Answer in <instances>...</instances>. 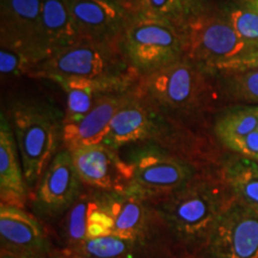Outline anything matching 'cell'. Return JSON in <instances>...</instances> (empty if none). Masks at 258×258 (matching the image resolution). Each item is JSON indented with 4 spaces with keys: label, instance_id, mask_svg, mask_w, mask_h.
Listing matches in <instances>:
<instances>
[{
    "label": "cell",
    "instance_id": "35",
    "mask_svg": "<svg viewBox=\"0 0 258 258\" xmlns=\"http://www.w3.org/2000/svg\"><path fill=\"white\" fill-rule=\"evenodd\" d=\"M257 109H258V106H257ZM257 131H258V127H257Z\"/></svg>",
    "mask_w": 258,
    "mask_h": 258
},
{
    "label": "cell",
    "instance_id": "1",
    "mask_svg": "<svg viewBox=\"0 0 258 258\" xmlns=\"http://www.w3.org/2000/svg\"><path fill=\"white\" fill-rule=\"evenodd\" d=\"M232 199L211 180H196L167 195L160 207L161 217L170 228L186 241L206 238Z\"/></svg>",
    "mask_w": 258,
    "mask_h": 258
},
{
    "label": "cell",
    "instance_id": "16",
    "mask_svg": "<svg viewBox=\"0 0 258 258\" xmlns=\"http://www.w3.org/2000/svg\"><path fill=\"white\" fill-rule=\"evenodd\" d=\"M17 141L2 114L0 122V196L2 205L23 208L25 185L23 166L18 160Z\"/></svg>",
    "mask_w": 258,
    "mask_h": 258
},
{
    "label": "cell",
    "instance_id": "19",
    "mask_svg": "<svg viewBox=\"0 0 258 258\" xmlns=\"http://www.w3.org/2000/svg\"><path fill=\"white\" fill-rule=\"evenodd\" d=\"M153 122L140 103L129 101L112 118L108 134L102 145L116 150L124 145L137 143L150 137Z\"/></svg>",
    "mask_w": 258,
    "mask_h": 258
},
{
    "label": "cell",
    "instance_id": "34",
    "mask_svg": "<svg viewBox=\"0 0 258 258\" xmlns=\"http://www.w3.org/2000/svg\"><path fill=\"white\" fill-rule=\"evenodd\" d=\"M2 258H17V257H15V256H11V254H8V253H4V252H2Z\"/></svg>",
    "mask_w": 258,
    "mask_h": 258
},
{
    "label": "cell",
    "instance_id": "12",
    "mask_svg": "<svg viewBox=\"0 0 258 258\" xmlns=\"http://www.w3.org/2000/svg\"><path fill=\"white\" fill-rule=\"evenodd\" d=\"M2 252L17 258H37L47 246L41 225L30 213L16 206H0Z\"/></svg>",
    "mask_w": 258,
    "mask_h": 258
},
{
    "label": "cell",
    "instance_id": "33",
    "mask_svg": "<svg viewBox=\"0 0 258 258\" xmlns=\"http://www.w3.org/2000/svg\"><path fill=\"white\" fill-rule=\"evenodd\" d=\"M245 5H247L249 8L253 9L254 11L258 12V0H243Z\"/></svg>",
    "mask_w": 258,
    "mask_h": 258
},
{
    "label": "cell",
    "instance_id": "28",
    "mask_svg": "<svg viewBox=\"0 0 258 258\" xmlns=\"http://www.w3.org/2000/svg\"><path fill=\"white\" fill-rule=\"evenodd\" d=\"M225 72H240V71H258V49L250 51L246 55L225 61L214 67Z\"/></svg>",
    "mask_w": 258,
    "mask_h": 258
},
{
    "label": "cell",
    "instance_id": "15",
    "mask_svg": "<svg viewBox=\"0 0 258 258\" xmlns=\"http://www.w3.org/2000/svg\"><path fill=\"white\" fill-rule=\"evenodd\" d=\"M80 177L69 151L53 158L42 177L37 190V200L48 209H63L79 196Z\"/></svg>",
    "mask_w": 258,
    "mask_h": 258
},
{
    "label": "cell",
    "instance_id": "27",
    "mask_svg": "<svg viewBox=\"0 0 258 258\" xmlns=\"http://www.w3.org/2000/svg\"><path fill=\"white\" fill-rule=\"evenodd\" d=\"M232 86L235 95L245 101L258 103V71L232 72Z\"/></svg>",
    "mask_w": 258,
    "mask_h": 258
},
{
    "label": "cell",
    "instance_id": "18",
    "mask_svg": "<svg viewBox=\"0 0 258 258\" xmlns=\"http://www.w3.org/2000/svg\"><path fill=\"white\" fill-rule=\"evenodd\" d=\"M41 31L48 57L79 41L73 23L71 0H42Z\"/></svg>",
    "mask_w": 258,
    "mask_h": 258
},
{
    "label": "cell",
    "instance_id": "8",
    "mask_svg": "<svg viewBox=\"0 0 258 258\" xmlns=\"http://www.w3.org/2000/svg\"><path fill=\"white\" fill-rule=\"evenodd\" d=\"M132 164L134 178L128 192L145 200L151 196L170 195L191 180V170L186 164L158 151H141Z\"/></svg>",
    "mask_w": 258,
    "mask_h": 258
},
{
    "label": "cell",
    "instance_id": "5",
    "mask_svg": "<svg viewBox=\"0 0 258 258\" xmlns=\"http://www.w3.org/2000/svg\"><path fill=\"white\" fill-rule=\"evenodd\" d=\"M14 124L24 178L29 184H34L47 170L55 152V121L36 106H21L14 111Z\"/></svg>",
    "mask_w": 258,
    "mask_h": 258
},
{
    "label": "cell",
    "instance_id": "11",
    "mask_svg": "<svg viewBox=\"0 0 258 258\" xmlns=\"http://www.w3.org/2000/svg\"><path fill=\"white\" fill-rule=\"evenodd\" d=\"M42 0H2V44L25 51L36 64L47 59L41 31ZM35 64V66H36Z\"/></svg>",
    "mask_w": 258,
    "mask_h": 258
},
{
    "label": "cell",
    "instance_id": "13",
    "mask_svg": "<svg viewBox=\"0 0 258 258\" xmlns=\"http://www.w3.org/2000/svg\"><path fill=\"white\" fill-rule=\"evenodd\" d=\"M131 101L121 93L106 95L79 121L63 123L62 140L69 152L104 143L114 116Z\"/></svg>",
    "mask_w": 258,
    "mask_h": 258
},
{
    "label": "cell",
    "instance_id": "4",
    "mask_svg": "<svg viewBox=\"0 0 258 258\" xmlns=\"http://www.w3.org/2000/svg\"><path fill=\"white\" fill-rule=\"evenodd\" d=\"M121 43L131 66L146 74L177 62L183 55L178 28L169 21L144 14L134 16Z\"/></svg>",
    "mask_w": 258,
    "mask_h": 258
},
{
    "label": "cell",
    "instance_id": "6",
    "mask_svg": "<svg viewBox=\"0 0 258 258\" xmlns=\"http://www.w3.org/2000/svg\"><path fill=\"white\" fill-rule=\"evenodd\" d=\"M206 243L208 258H258V211L233 198Z\"/></svg>",
    "mask_w": 258,
    "mask_h": 258
},
{
    "label": "cell",
    "instance_id": "32",
    "mask_svg": "<svg viewBox=\"0 0 258 258\" xmlns=\"http://www.w3.org/2000/svg\"><path fill=\"white\" fill-rule=\"evenodd\" d=\"M60 258H93V257L86 256V254L78 252V251L72 249V251H66V252H63L61 254Z\"/></svg>",
    "mask_w": 258,
    "mask_h": 258
},
{
    "label": "cell",
    "instance_id": "20",
    "mask_svg": "<svg viewBox=\"0 0 258 258\" xmlns=\"http://www.w3.org/2000/svg\"><path fill=\"white\" fill-rule=\"evenodd\" d=\"M225 182L235 199L258 211V163L234 158L225 167Z\"/></svg>",
    "mask_w": 258,
    "mask_h": 258
},
{
    "label": "cell",
    "instance_id": "24",
    "mask_svg": "<svg viewBox=\"0 0 258 258\" xmlns=\"http://www.w3.org/2000/svg\"><path fill=\"white\" fill-rule=\"evenodd\" d=\"M227 18L241 40L253 50L258 49V12L243 3L231 9Z\"/></svg>",
    "mask_w": 258,
    "mask_h": 258
},
{
    "label": "cell",
    "instance_id": "22",
    "mask_svg": "<svg viewBox=\"0 0 258 258\" xmlns=\"http://www.w3.org/2000/svg\"><path fill=\"white\" fill-rule=\"evenodd\" d=\"M257 106L241 108L222 116L215 124V133L225 145L257 131Z\"/></svg>",
    "mask_w": 258,
    "mask_h": 258
},
{
    "label": "cell",
    "instance_id": "17",
    "mask_svg": "<svg viewBox=\"0 0 258 258\" xmlns=\"http://www.w3.org/2000/svg\"><path fill=\"white\" fill-rule=\"evenodd\" d=\"M112 220V233L125 240L139 239L147 224L145 199L131 192H109L101 198Z\"/></svg>",
    "mask_w": 258,
    "mask_h": 258
},
{
    "label": "cell",
    "instance_id": "26",
    "mask_svg": "<svg viewBox=\"0 0 258 258\" xmlns=\"http://www.w3.org/2000/svg\"><path fill=\"white\" fill-rule=\"evenodd\" d=\"M36 64L32 57L18 48L2 44L0 49V72L3 76L28 74Z\"/></svg>",
    "mask_w": 258,
    "mask_h": 258
},
{
    "label": "cell",
    "instance_id": "25",
    "mask_svg": "<svg viewBox=\"0 0 258 258\" xmlns=\"http://www.w3.org/2000/svg\"><path fill=\"white\" fill-rule=\"evenodd\" d=\"M140 14L169 21L176 27L185 18L182 0H141Z\"/></svg>",
    "mask_w": 258,
    "mask_h": 258
},
{
    "label": "cell",
    "instance_id": "10",
    "mask_svg": "<svg viewBox=\"0 0 258 258\" xmlns=\"http://www.w3.org/2000/svg\"><path fill=\"white\" fill-rule=\"evenodd\" d=\"M79 41L120 43L134 14L112 0H71Z\"/></svg>",
    "mask_w": 258,
    "mask_h": 258
},
{
    "label": "cell",
    "instance_id": "9",
    "mask_svg": "<svg viewBox=\"0 0 258 258\" xmlns=\"http://www.w3.org/2000/svg\"><path fill=\"white\" fill-rule=\"evenodd\" d=\"M77 172L86 184L108 192H128L134 178V166L122 160L105 145L78 148L71 152Z\"/></svg>",
    "mask_w": 258,
    "mask_h": 258
},
{
    "label": "cell",
    "instance_id": "30",
    "mask_svg": "<svg viewBox=\"0 0 258 258\" xmlns=\"http://www.w3.org/2000/svg\"><path fill=\"white\" fill-rule=\"evenodd\" d=\"M207 2L208 0H182L185 17L199 14L207 9Z\"/></svg>",
    "mask_w": 258,
    "mask_h": 258
},
{
    "label": "cell",
    "instance_id": "23",
    "mask_svg": "<svg viewBox=\"0 0 258 258\" xmlns=\"http://www.w3.org/2000/svg\"><path fill=\"white\" fill-rule=\"evenodd\" d=\"M133 243L117 235L109 234L85 240L79 245L77 251L93 258H124L129 257Z\"/></svg>",
    "mask_w": 258,
    "mask_h": 258
},
{
    "label": "cell",
    "instance_id": "3",
    "mask_svg": "<svg viewBox=\"0 0 258 258\" xmlns=\"http://www.w3.org/2000/svg\"><path fill=\"white\" fill-rule=\"evenodd\" d=\"M177 28L182 38L183 54L208 66L215 67L253 50L239 37L230 19L208 9L185 17Z\"/></svg>",
    "mask_w": 258,
    "mask_h": 258
},
{
    "label": "cell",
    "instance_id": "14",
    "mask_svg": "<svg viewBox=\"0 0 258 258\" xmlns=\"http://www.w3.org/2000/svg\"><path fill=\"white\" fill-rule=\"evenodd\" d=\"M134 73L101 79L51 78L67 95V110L63 123L79 121L93 108L98 99L106 95L124 91L134 82Z\"/></svg>",
    "mask_w": 258,
    "mask_h": 258
},
{
    "label": "cell",
    "instance_id": "7",
    "mask_svg": "<svg viewBox=\"0 0 258 258\" xmlns=\"http://www.w3.org/2000/svg\"><path fill=\"white\" fill-rule=\"evenodd\" d=\"M143 89L151 98L172 109H190L200 104L208 90L203 74L186 61L146 74Z\"/></svg>",
    "mask_w": 258,
    "mask_h": 258
},
{
    "label": "cell",
    "instance_id": "31",
    "mask_svg": "<svg viewBox=\"0 0 258 258\" xmlns=\"http://www.w3.org/2000/svg\"><path fill=\"white\" fill-rule=\"evenodd\" d=\"M112 2L117 3V4L123 6L124 9H127L128 11L132 12V14H134V15L140 14L141 0H112Z\"/></svg>",
    "mask_w": 258,
    "mask_h": 258
},
{
    "label": "cell",
    "instance_id": "29",
    "mask_svg": "<svg viewBox=\"0 0 258 258\" xmlns=\"http://www.w3.org/2000/svg\"><path fill=\"white\" fill-rule=\"evenodd\" d=\"M227 146L240 156L249 158L252 160H258V131L245 135L243 138L231 141Z\"/></svg>",
    "mask_w": 258,
    "mask_h": 258
},
{
    "label": "cell",
    "instance_id": "2",
    "mask_svg": "<svg viewBox=\"0 0 258 258\" xmlns=\"http://www.w3.org/2000/svg\"><path fill=\"white\" fill-rule=\"evenodd\" d=\"M134 67L125 66L118 43L78 41L63 48L34 66L28 76L51 79H101L135 73Z\"/></svg>",
    "mask_w": 258,
    "mask_h": 258
},
{
    "label": "cell",
    "instance_id": "21",
    "mask_svg": "<svg viewBox=\"0 0 258 258\" xmlns=\"http://www.w3.org/2000/svg\"><path fill=\"white\" fill-rule=\"evenodd\" d=\"M101 199L93 198L89 194H83L77 198L66 219V235L72 244L79 246L88 239L91 227L92 215L98 208Z\"/></svg>",
    "mask_w": 258,
    "mask_h": 258
}]
</instances>
